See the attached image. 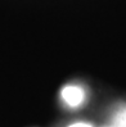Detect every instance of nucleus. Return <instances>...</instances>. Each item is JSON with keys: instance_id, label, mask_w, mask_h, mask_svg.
<instances>
[{"instance_id": "obj_1", "label": "nucleus", "mask_w": 126, "mask_h": 127, "mask_svg": "<svg viewBox=\"0 0 126 127\" xmlns=\"http://www.w3.org/2000/svg\"><path fill=\"white\" fill-rule=\"evenodd\" d=\"M62 98L70 107H77L83 103L85 94L79 86H66L62 90Z\"/></svg>"}, {"instance_id": "obj_2", "label": "nucleus", "mask_w": 126, "mask_h": 127, "mask_svg": "<svg viewBox=\"0 0 126 127\" xmlns=\"http://www.w3.org/2000/svg\"><path fill=\"white\" fill-rule=\"evenodd\" d=\"M70 127H91V126L87 123H75V125H71Z\"/></svg>"}]
</instances>
